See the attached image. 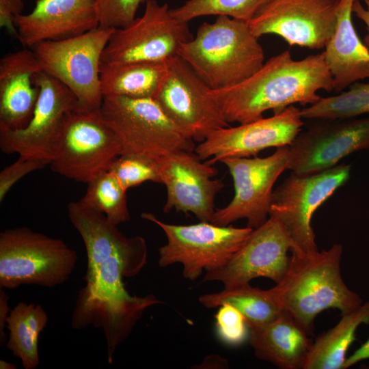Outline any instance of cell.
Segmentation results:
<instances>
[{
    "label": "cell",
    "instance_id": "cell-16",
    "mask_svg": "<svg viewBox=\"0 0 369 369\" xmlns=\"http://www.w3.org/2000/svg\"><path fill=\"white\" fill-rule=\"evenodd\" d=\"M295 244L282 223L269 216L260 226L253 229L241 247L223 266L206 272L204 282L217 281L224 287L249 284L258 277L278 283L287 271L288 251Z\"/></svg>",
    "mask_w": 369,
    "mask_h": 369
},
{
    "label": "cell",
    "instance_id": "cell-25",
    "mask_svg": "<svg viewBox=\"0 0 369 369\" xmlns=\"http://www.w3.org/2000/svg\"><path fill=\"white\" fill-rule=\"evenodd\" d=\"M167 72V60L103 63L100 66L103 97L154 98Z\"/></svg>",
    "mask_w": 369,
    "mask_h": 369
},
{
    "label": "cell",
    "instance_id": "cell-10",
    "mask_svg": "<svg viewBox=\"0 0 369 369\" xmlns=\"http://www.w3.org/2000/svg\"><path fill=\"white\" fill-rule=\"evenodd\" d=\"M38 98L29 124L17 131H0V148L6 154L51 162L65 124L78 108L77 100L62 82L40 70L35 76Z\"/></svg>",
    "mask_w": 369,
    "mask_h": 369
},
{
    "label": "cell",
    "instance_id": "cell-1",
    "mask_svg": "<svg viewBox=\"0 0 369 369\" xmlns=\"http://www.w3.org/2000/svg\"><path fill=\"white\" fill-rule=\"evenodd\" d=\"M333 91L324 52L301 60L284 51L269 59L251 76L234 86L210 89L228 123H248L263 118L266 111L278 113L294 104L310 105L317 92Z\"/></svg>",
    "mask_w": 369,
    "mask_h": 369
},
{
    "label": "cell",
    "instance_id": "cell-17",
    "mask_svg": "<svg viewBox=\"0 0 369 369\" xmlns=\"http://www.w3.org/2000/svg\"><path fill=\"white\" fill-rule=\"evenodd\" d=\"M301 109L290 105L269 118L225 127L195 146L197 156L210 165L228 157H249L272 147L289 146L304 124Z\"/></svg>",
    "mask_w": 369,
    "mask_h": 369
},
{
    "label": "cell",
    "instance_id": "cell-33",
    "mask_svg": "<svg viewBox=\"0 0 369 369\" xmlns=\"http://www.w3.org/2000/svg\"><path fill=\"white\" fill-rule=\"evenodd\" d=\"M148 0H96L99 27L122 28L131 24L142 3Z\"/></svg>",
    "mask_w": 369,
    "mask_h": 369
},
{
    "label": "cell",
    "instance_id": "cell-40",
    "mask_svg": "<svg viewBox=\"0 0 369 369\" xmlns=\"http://www.w3.org/2000/svg\"><path fill=\"white\" fill-rule=\"evenodd\" d=\"M0 368L1 369H16V366L14 364L1 359Z\"/></svg>",
    "mask_w": 369,
    "mask_h": 369
},
{
    "label": "cell",
    "instance_id": "cell-12",
    "mask_svg": "<svg viewBox=\"0 0 369 369\" xmlns=\"http://www.w3.org/2000/svg\"><path fill=\"white\" fill-rule=\"evenodd\" d=\"M168 118L199 143L230 126L210 88L179 56L167 60V72L153 98Z\"/></svg>",
    "mask_w": 369,
    "mask_h": 369
},
{
    "label": "cell",
    "instance_id": "cell-35",
    "mask_svg": "<svg viewBox=\"0 0 369 369\" xmlns=\"http://www.w3.org/2000/svg\"><path fill=\"white\" fill-rule=\"evenodd\" d=\"M46 165L49 164L42 160L19 156L15 162L0 172V202H3L17 181L32 172L43 169Z\"/></svg>",
    "mask_w": 369,
    "mask_h": 369
},
{
    "label": "cell",
    "instance_id": "cell-28",
    "mask_svg": "<svg viewBox=\"0 0 369 369\" xmlns=\"http://www.w3.org/2000/svg\"><path fill=\"white\" fill-rule=\"evenodd\" d=\"M199 301L206 308L225 304L234 307L244 316L249 329L268 324L283 314L269 290L249 284L224 287L220 292L201 295Z\"/></svg>",
    "mask_w": 369,
    "mask_h": 369
},
{
    "label": "cell",
    "instance_id": "cell-19",
    "mask_svg": "<svg viewBox=\"0 0 369 369\" xmlns=\"http://www.w3.org/2000/svg\"><path fill=\"white\" fill-rule=\"evenodd\" d=\"M162 303L154 295L132 296L126 289L96 293L84 286L79 291L71 325L77 330L90 325L101 328L107 342V361L111 364L116 348L129 336L144 311Z\"/></svg>",
    "mask_w": 369,
    "mask_h": 369
},
{
    "label": "cell",
    "instance_id": "cell-3",
    "mask_svg": "<svg viewBox=\"0 0 369 369\" xmlns=\"http://www.w3.org/2000/svg\"><path fill=\"white\" fill-rule=\"evenodd\" d=\"M178 56L211 90L241 83L258 70L264 60L258 38L247 22L226 16L203 23L195 36L181 44Z\"/></svg>",
    "mask_w": 369,
    "mask_h": 369
},
{
    "label": "cell",
    "instance_id": "cell-34",
    "mask_svg": "<svg viewBox=\"0 0 369 369\" xmlns=\"http://www.w3.org/2000/svg\"><path fill=\"white\" fill-rule=\"evenodd\" d=\"M219 338L230 345H238L249 338V329L243 314L230 305H222L215 315Z\"/></svg>",
    "mask_w": 369,
    "mask_h": 369
},
{
    "label": "cell",
    "instance_id": "cell-39",
    "mask_svg": "<svg viewBox=\"0 0 369 369\" xmlns=\"http://www.w3.org/2000/svg\"><path fill=\"white\" fill-rule=\"evenodd\" d=\"M368 359H369V338L346 358L343 369L348 368L358 362Z\"/></svg>",
    "mask_w": 369,
    "mask_h": 369
},
{
    "label": "cell",
    "instance_id": "cell-5",
    "mask_svg": "<svg viewBox=\"0 0 369 369\" xmlns=\"http://www.w3.org/2000/svg\"><path fill=\"white\" fill-rule=\"evenodd\" d=\"M100 111L119 143L121 154L159 159L172 152L195 150L194 141L153 98L103 97Z\"/></svg>",
    "mask_w": 369,
    "mask_h": 369
},
{
    "label": "cell",
    "instance_id": "cell-36",
    "mask_svg": "<svg viewBox=\"0 0 369 369\" xmlns=\"http://www.w3.org/2000/svg\"><path fill=\"white\" fill-rule=\"evenodd\" d=\"M23 0H0V27L5 29L14 38H18V31L14 24L15 18L22 14Z\"/></svg>",
    "mask_w": 369,
    "mask_h": 369
},
{
    "label": "cell",
    "instance_id": "cell-38",
    "mask_svg": "<svg viewBox=\"0 0 369 369\" xmlns=\"http://www.w3.org/2000/svg\"><path fill=\"white\" fill-rule=\"evenodd\" d=\"M365 3V7L359 2L355 0L353 5L352 11L356 16L361 20L365 25L367 33L364 37V43L369 49V0H363Z\"/></svg>",
    "mask_w": 369,
    "mask_h": 369
},
{
    "label": "cell",
    "instance_id": "cell-7",
    "mask_svg": "<svg viewBox=\"0 0 369 369\" xmlns=\"http://www.w3.org/2000/svg\"><path fill=\"white\" fill-rule=\"evenodd\" d=\"M114 30L98 27L75 37L44 41L31 48L41 70L68 87L80 109H100L101 57Z\"/></svg>",
    "mask_w": 369,
    "mask_h": 369
},
{
    "label": "cell",
    "instance_id": "cell-27",
    "mask_svg": "<svg viewBox=\"0 0 369 369\" xmlns=\"http://www.w3.org/2000/svg\"><path fill=\"white\" fill-rule=\"evenodd\" d=\"M47 321L46 311L38 304L21 301L10 311L6 321L9 330L6 347L20 359L25 369L39 365L38 336Z\"/></svg>",
    "mask_w": 369,
    "mask_h": 369
},
{
    "label": "cell",
    "instance_id": "cell-37",
    "mask_svg": "<svg viewBox=\"0 0 369 369\" xmlns=\"http://www.w3.org/2000/svg\"><path fill=\"white\" fill-rule=\"evenodd\" d=\"M9 296L1 288L0 290V344L4 345L7 342V335L5 333L7 318L10 313L8 305Z\"/></svg>",
    "mask_w": 369,
    "mask_h": 369
},
{
    "label": "cell",
    "instance_id": "cell-32",
    "mask_svg": "<svg viewBox=\"0 0 369 369\" xmlns=\"http://www.w3.org/2000/svg\"><path fill=\"white\" fill-rule=\"evenodd\" d=\"M108 171L126 191L147 181L161 183L159 159L143 155L120 154L112 161Z\"/></svg>",
    "mask_w": 369,
    "mask_h": 369
},
{
    "label": "cell",
    "instance_id": "cell-11",
    "mask_svg": "<svg viewBox=\"0 0 369 369\" xmlns=\"http://www.w3.org/2000/svg\"><path fill=\"white\" fill-rule=\"evenodd\" d=\"M192 38L188 23L174 18L167 3L148 0L141 16L115 29L101 62L166 61L177 56L181 44Z\"/></svg>",
    "mask_w": 369,
    "mask_h": 369
},
{
    "label": "cell",
    "instance_id": "cell-13",
    "mask_svg": "<svg viewBox=\"0 0 369 369\" xmlns=\"http://www.w3.org/2000/svg\"><path fill=\"white\" fill-rule=\"evenodd\" d=\"M220 162L230 173L234 194L227 206L215 210L210 223L228 226L246 219L247 227L258 228L269 218L274 184L287 169L288 146L266 157H228Z\"/></svg>",
    "mask_w": 369,
    "mask_h": 369
},
{
    "label": "cell",
    "instance_id": "cell-8",
    "mask_svg": "<svg viewBox=\"0 0 369 369\" xmlns=\"http://www.w3.org/2000/svg\"><path fill=\"white\" fill-rule=\"evenodd\" d=\"M351 165L340 164L310 174H291L273 190L269 216L277 218L296 250L318 251L312 227L314 212L349 179Z\"/></svg>",
    "mask_w": 369,
    "mask_h": 369
},
{
    "label": "cell",
    "instance_id": "cell-30",
    "mask_svg": "<svg viewBox=\"0 0 369 369\" xmlns=\"http://www.w3.org/2000/svg\"><path fill=\"white\" fill-rule=\"evenodd\" d=\"M347 91L321 97L301 109L303 119H346L369 113V83L355 82Z\"/></svg>",
    "mask_w": 369,
    "mask_h": 369
},
{
    "label": "cell",
    "instance_id": "cell-23",
    "mask_svg": "<svg viewBox=\"0 0 369 369\" xmlns=\"http://www.w3.org/2000/svg\"><path fill=\"white\" fill-rule=\"evenodd\" d=\"M355 1L339 0L336 26L323 51L332 77L333 92L337 93L369 78V49L360 40L352 22Z\"/></svg>",
    "mask_w": 369,
    "mask_h": 369
},
{
    "label": "cell",
    "instance_id": "cell-18",
    "mask_svg": "<svg viewBox=\"0 0 369 369\" xmlns=\"http://www.w3.org/2000/svg\"><path fill=\"white\" fill-rule=\"evenodd\" d=\"M187 151L168 154L159 159L161 184L165 186L167 199L165 213L172 209L193 213L200 221L210 222L215 199L224 184L213 179L217 169Z\"/></svg>",
    "mask_w": 369,
    "mask_h": 369
},
{
    "label": "cell",
    "instance_id": "cell-20",
    "mask_svg": "<svg viewBox=\"0 0 369 369\" xmlns=\"http://www.w3.org/2000/svg\"><path fill=\"white\" fill-rule=\"evenodd\" d=\"M18 39L31 49L44 41L75 37L99 27L96 0H36L14 19Z\"/></svg>",
    "mask_w": 369,
    "mask_h": 369
},
{
    "label": "cell",
    "instance_id": "cell-9",
    "mask_svg": "<svg viewBox=\"0 0 369 369\" xmlns=\"http://www.w3.org/2000/svg\"><path fill=\"white\" fill-rule=\"evenodd\" d=\"M121 154L119 143L100 109H76L68 117L51 170L77 182L89 183L108 171Z\"/></svg>",
    "mask_w": 369,
    "mask_h": 369
},
{
    "label": "cell",
    "instance_id": "cell-4",
    "mask_svg": "<svg viewBox=\"0 0 369 369\" xmlns=\"http://www.w3.org/2000/svg\"><path fill=\"white\" fill-rule=\"evenodd\" d=\"M78 256L62 239L23 226L0 233V288H53L66 282Z\"/></svg>",
    "mask_w": 369,
    "mask_h": 369
},
{
    "label": "cell",
    "instance_id": "cell-22",
    "mask_svg": "<svg viewBox=\"0 0 369 369\" xmlns=\"http://www.w3.org/2000/svg\"><path fill=\"white\" fill-rule=\"evenodd\" d=\"M41 70L33 51L23 49L0 60V131H17L30 122L40 89L35 82Z\"/></svg>",
    "mask_w": 369,
    "mask_h": 369
},
{
    "label": "cell",
    "instance_id": "cell-31",
    "mask_svg": "<svg viewBox=\"0 0 369 369\" xmlns=\"http://www.w3.org/2000/svg\"><path fill=\"white\" fill-rule=\"evenodd\" d=\"M269 0H188L170 10L174 18L188 23L197 17L226 16L249 22Z\"/></svg>",
    "mask_w": 369,
    "mask_h": 369
},
{
    "label": "cell",
    "instance_id": "cell-29",
    "mask_svg": "<svg viewBox=\"0 0 369 369\" xmlns=\"http://www.w3.org/2000/svg\"><path fill=\"white\" fill-rule=\"evenodd\" d=\"M126 191L115 175L106 171L87 183V191L79 201L102 213L110 223L118 226L131 219Z\"/></svg>",
    "mask_w": 369,
    "mask_h": 369
},
{
    "label": "cell",
    "instance_id": "cell-21",
    "mask_svg": "<svg viewBox=\"0 0 369 369\" xmlns=\"http://www.w3.org/2000/svg\"><path fill=\"white\" fill-rule=\"evenodd\" d=\"M68 215L86 249L87 269L84 277L86 284L92 283L99 266L115 254L146 263L148 248L142 236L126 237L104 214L80 201L68 204Z\"/></svg>",
    "mask_w": 369,
    "mask_h": 369
},
{
    "label": "cell",
    "instance_id": "cell-15",
    "mask_svg": "<svg viewBox=\"0 0 369 369\" xmlns=\"http://www.w3.org/2000/svg\"><path fill=\"white\" fill-rule=\"evenodd\" d=\"M319 120L288 146L287 169L291 172H319L351 153L369 150V117Z\"/></svg>",
    "mask_w": 369,
    "mask_h": 369
},
{
    "label": "cell",
    "instance_id": "cell-26",
    "mask_svg": "<svg viewBox=\"0 0 369 369\" xmlns=\"http://www.w3.org/2000/svg\"><path fill=\"white\" fill-rule=\"evenodd\" d=\"M363 324H369V301L342 314L335 326L316 338L303 369H343L347 351Z\"/></svg>",
    "mask_w": 369,
    "mask_h": 369
},
{
    "label": "cell",
    "instance_id": "cell-6",
    "mask_svg": "<svg viewBox=\"0 0 369 369\" xmlns=\"http://www.w3.org/2000/svg\"><path fill=\"white\" fill-rule=\"evenodd\" d=\"M141 217L157 225L166 236L167 243L159 249V265L163 268L180 263L182 275L191 281L204 271L225 265L253 230L247 226H218L207 221L187 226L170 224L150 213H143Z\"/></svg>",
    "mask_w": 369,
    "mask_h": 369
},
{
    "label": "cell",
    "instance_id": "cell-2",
    "mask_svg": "<svg viewBox=\"0 0 369 369\" xmlns=\"http://www.w3.org/2000/svg\"><path fill=\"white\" fill-rule=\"evenodd\" d=\"M290 251L286 273L268 290L283 313L309 336L313 333L316 316L323 311L334 308L344 314L363 303L341 276L342 245L312 253Z\"/></svg>",
    "mask_w": 369,
    "mask_h": 369
},
{
    "label": "cell",
    "instance_id": "cell-14",
    "mask_svg": "<svg viewBox=\"0 0 369 369\" xmlns=\"http://www.w3.org/2000/svg\"><path fill=\"white\" fill-rule=\"evenodd\" d=\"M339 0H269L247 22L260 38L274 34L290 46L325 48L337 22Z\"/></svg>",
    "mask_w": 369,
    "mask_h": 369
},
{
    "label": "cell",
    "instance_id": "cell-24",
    "mask_svg": "<svg viewBox=\"0 0 369 369\" xmlns=\"http://www.w3.org/2000/svg\"><path fill=\"white\" fill-rule=\"evenodd\" d=\"M248 338L256 357L282 369H303L313 342L284 313L268 324L250 328Z\"/></svg>",
    "mask_w": 369,
    "mask_h": 369
}]
</instances>
